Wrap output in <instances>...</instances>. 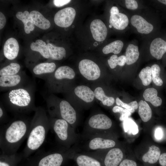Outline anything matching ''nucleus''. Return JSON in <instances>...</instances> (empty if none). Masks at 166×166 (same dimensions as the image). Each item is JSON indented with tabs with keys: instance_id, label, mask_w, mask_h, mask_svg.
Instances as JSON below:
<instances>
[{
	"instance_id": "obj_1",
	"label": "nucleus",
	"mask_w": 166,
	"mask_h": 166,
	"mask_svg": "<svg viewBox=\"0 0 166 166\" xmlns=\"http://www.w3.org/2000/svg\"><path fill=\"white\" fill-rule=\"evenodd\" d=\"M31 120L24 115H16L7 123L0 125L1 152L11 155L17 152L29 132Z\"/></svg>"
},
{
	"instance_id": "obj_2",
	"label": "nucleus",
	"mask_w": 166,
	"mask_h": 166,
	"mask_svg": "<svg viewBox=\"0 0 166 166\" xmlns=\"http://www.w3.org/2000/svg\"><path fill=\"white\" fill-rule=\"evenodd\" d=\"M35 85L31 82L22 86L9 90L3 96L4 106L16 115H24L35 110Z\"/></svg>"
},
{
	"instance_id": "obj_3",
	"label": "nucleus",
	"mask_w": 166,
	"mask_h": 166,
	"mask_svg": "<svg viewBox=\"0 0 166 166\" xmlns=\"http://www.w3.org/2000/svg\"><path fill=\"white\" fill-rule=\"evenodd\" d=\"M32 119L26 146L22 153L27 158L38 150L44 143L50 126L49 117L45 109L37 107Z\"/></svg>"
},
{
	"instance_id": "obj_4",
	"label": "nucleus",
	"mask_w": 166,
	"mask_h": 166,
	"mask_svg": "<svg viewBox=\"0 0 166 166\" xmlns=\"http://www.w3.org/2000/svg\"><path fill=\"white\" fill-rule=\"evenodd\" d=\"M35 154L30 159L29 166H61L63 155L56 152H42Z\"/></svg>"
},
{
	"instance_id": "obj_5",
	"label": "nucleus",
	"mask_w": 166,
	"mask_h": 166,
	"mask_svg": "<svg viewBox=\"0 0 166 166\" xmlns=\"http://www.w3.org/2000/svg\"><path fill=\"white\" fill-rule=\"evenodd\" d=\"M30 82L27 75L21 72L14 75L0 76V90L1 91H8Z\"/></svg>"
},
{
	"instance_id": "obj_6",
	"label": "nucleus",
	"mask_w": 166,
	"mask_h": 166,
	"mask_svg": "<svg viewBox=\"0 0 166 166\" xmlns=\"http://www.w3.org/2000/svg\"><path fill=\"white\" fill-rule=\"evenodd\" d=\"M48 112L58 110L61 119L66 121L69 124H72L76 120V111L70 103L65 100L61 101L57 107L47 105Z\"/></svg>"
},
{
	"instance_id": "obj_7",
	"label": "nucleus",
	"mask_w": 166,
	"mask_h": 166,
	"mask_svg": "<svg viewBox=\"0 0 166 166\" xmlns=\"http://www.w3.org/2000/svg\"><path fill=\"white\" fill-rule=\"evenodd\" d=\"M49 120L50 128H52L58 139L63 144H67L69 139V124L61 118L54 119L50 117Z\"/></svg>"
},
{
	"instance_id": "obj_8",
	"label": "nucleus",
	"mask_w": 166,
	"mask_h": 166,
	"mask_svg": "<svg viewBox=\"0 0 166 166\" xmlns=\"http://www.w3.org/2000/svg\"><path fill=\"white\" fill-rule=\"evenodd\" d=\"M78 68L81 75L89 80H95L99 78L101 71L98 66L93 61L88 59L81 60Z\"/></svg>"
},
{
	"instance_id": "obj_9",
	"label": "nucleus",
	"mask_w": 166,
	"mask_h": 166,
	"mask_svg": "<svg viewBox=\"0 0 166 166\" xmlns=\"http://www.w3.org/2000/svg\"><path fill=\"white\" fill-rule=\"evenodd\" d=\"M76 14L75 10L72 7L62 9L56 13L54 17L55 24L58 26L66 28L73 22Z\"/></svg>"
},
{
	"instance_id": "obj_10",
	"label": "nucleus",
	"mask_w": 166,
	"mask_h": 166,
	"mask_svg": "<svg viewBox=\"0 0 166 166\" xmlns=\"http://www.w3.org/2000/svg\"><path fill=\"white\" fill-rule=\"evenodd\" d=\"M75 76V72L72 68L68 66H62L58 67L46 81L48 84L53 85L58 81L72 79Z\"/></svg>"
},
{
	"instance_id": "obj_11",
	"label": "nucleus",
	"mask_w": 166,
	"mask_h": 166,
	"mask_svg": "<svg viewBox=\"0 0 166 166\" xmlns=\"http://www.w3.org/2000/svg\"><path fill=\"white\" fill-rule=\"evenodd\" d=\"M90 28L92 36L95 41L100 42L106 39L108 33L107 29L101 20H93L90 23Z\"/></svg>"
},
{
	"instance_id": "obj_12",
	"label": "nucleus",
	"mask_w": 166,
	"mask_h": 166,
	"mask_svg": "<svg viewBox=\"0 0 166 166\" xmlns=\"http://www.w3.org/2000/svg\"><path fill=\"white\" fill-rule=\"evenodd\" d=\"M56 64L53 62H43L35 65L32 69L34 75L46 80L55 71Z\"/></svg>"
},
{
	"instance_id": "obj_13",
	"label": "nucleus",
	"mask_w": 166,
	"mask_h": 166,
	"mask_svg": "<svg viewBox=\"0 0 166 166\" xmlns=\"http://www.w3.org/2000/svg\"><path fill=\"white\" fill-rule=\"evenodd\" d=\"M88 124L93 128L100 129H107L111 127V120L106 115L102 114L94 115L89 119Z\"/></svg>"
},
{
	"instance_id": "obj_14",
	"label": "nucleus",
	"mask_w": 166,
	"mask_h": 166,
	"mask_svg": "<svg viewBox=\"0 0 166 166\" xmlns=\"http://www.w3.org/2000/svg\"><path fill=\"white\" fill-rule=\"evenodd\" d=\"M132 25L136 28L137 31L141 34H148L150 33L153 29V26L148 22L141 16L134 15L131 18Z\"/></svg>"
},
{
	"instance_id": "obj_15",
	"label": "nucleus",
	"mask_w": 166,
	"mask_h": 166,
	"mask_svg": "<svg viewBox=\"0 0 166 166\" xmlns=\"http://www.w3.org/2000/svg\"><path fill=\"white\" fill-rule=\"evenodd\" d=\"M19 51L18 43L15 38H11L6 41L3 47V53L7 59L14 60L17 57Z\"/></svg>"
},
{
	"instance_id": "obj_16",
	"label": "nucleus",
	"mask_w": 166,
	"mask_h": 166,
	"mask_svg": "<svg viewBox=\"0 0 166 166\" xmlns=\"http://www.w3.org/2000/svg\"><path fill=\"white\" fill-rule=\"evenodd\" d=\"M150 52L153 57L160 59L166 52V42L159 38L154 39L150 44Z\"/></svg>"
},
{
	"instance_id": "obj_17",
	"label": "nucleus",
	"mask_w": 166,
	"mask_h": 166,
	"mask_svg": "<svg viewBox=\"0 0 166 166\" xmlns=\"http://www.w3.org/2000/svg\"><path fill=\"white\" fill-rule=\"evenodd\" d=\"M123 157V153L120 148H113L108 152L105 156V166H117Z\"/></svg>"
},
{
	"instance_id": "obj_18",
	"label": "nucleus",
	"mask_w": 166,
	"mask_h": 166,
	"mask_svg": "<svg viewBox=\"0 0 166 166\" xmlns=\"http://www.w3.org/2000/svg\"><path fill=\"white\" fill-rule=\"evenodd\" d=\"M109 23L115 29L122 30L128 26L129 20L125 14L119 13L116 14L110 15Z\"/></svg>"
},
{
	"instance_id": "obj_19",
	"label": "nucleus",
	"mask_w": 166,
	"mask_h": 166,
	"mask_svg": "<svg viewBox=\"0 0 166 166\" xmlns=\"http://www.w3.org/2000/svg\"><path fill=\"white\" fill-rule=\"evenodd\" d=\"M115 144V142L113 140L96 137L90 141L89 147L92 150L106 149L113 147Z\"/></svg>"
},
{
	"instance_id": "obj_20",
	"label": "nucleus",
	"mask_w": 166,
	"mask_h": 166,
	"mask_svg": "<svg viewBox=\"0 0 166 166\" xmlns=\"http://www.w3.org/2000/svg\"><path fill=\"white\" fill-rule=\"evenodd\" d=\"M74 93L79 98L86 103L92 101L95 97L94 92L85 85L77 87L74 89Z\"/></svg>"
},
{
	"instance_id": "obj_21",
	"label": "nucleus",
	"mask_w": 166,
	"mask_h": 166,
	"mask_svg": "<svg viewBox=\"0 0 166 166\" xmlns=\"http://www.w3.org/2000/svg\"><path fill=\"white\" fill-rule=\"evenodd\" d=\"M30 15L34 25L43 30H46L50 27L51 24L49 21L39 11H32Z\"/></svg>"
},
{
	"instance_id": "obj_22",
	"label": "nucleus",
	"mask_w": 166,
	"mask_h": 166,
	"mask_svg": "<svg viewBox=\"0 0 166 166\" xmlns=\"http://www.w3.org/2000/svg\"><path fill=\"white\" fill-rule=\"evenodd\" d=\"M16 16L18 19L23 23L24 30L26 33L29 34L31 31L34 30V25L28 11H25L23 13L21 11L18 12L16 13Z\"/></svg>"
},
{
	"instance_id": "obj_23",
	"label": "nucleus",
	"mask_w": 166,
	"mask_h": 166,
	"mask_svg": "<svg viewBox=\"0 0 166 166\" xmlns=\"http://www.w3.org/2000/svg\"><path fill=\"white\" fill-rule=\"evenodd\" d=\"M0 157V166H15L23 156L22 153L7 155L1 152Z\"/></svg>"
},
{
	"instance_id": "obj_24",
	"label": "nucleus",
	"mask_w": 166,
	"mask_h": 166,
	"mask_svg": "<svg viewBox=\"0 0 166 166\" xmlns=\"http://www.w3.org/2000/svg\"><path fill=\"white\" fill-rule=\"evenodd\" d=\"M157 90L154 88H151L146 89L143 94L144 100L150 102L155 107L160 106L162 103L161 99L157 96Z\"/></svg>"
},
{
	"instance_id": "obj_25",
	"label": "nucleus",
	"mask_w": 166,
	"mask_h": 166,
	"mask_svg": "<svg viewBox=\"0 0 166 166\" xmlns=\"http://www.w3.org/2000/svg\"><path fill=\"white\" fill-rule=\"evenodd\" d=\"M160 155V149L156 146L152 145L149 147L148 152L143 155L142 159L145 162L154 164L159 160Z\"/></svg>"
},
{
	"instance_id": "obj_26",
	"label": "nucleus",
	"mask_w": 166,
	"mask_h": 166,
	"mask_svg": "<svg viewBox=\"0 0 166 166\" xmlns=\"http://www.w3.org/2000/svg\"><path fill=\"white\" fill-rule=\"evenodd\" d=\"M49 58L55 60H62L66 56L65 49L62 47H57L50 43L47 44Z\"/></svg>"
},
{
	"instance_id": "obj_27",
	"label": "nucleus",
	"mask_w": 166,
	"mask_h": 166,
	"mask_svg": "<svg viewBox=\"0 0 166 166\" xmlns=\"http://www.w3.org/2000/svg\"><path fill=\"white\" fill-rule=\"evenodd\" d=\"M139 55L138 46L132 44H129L125 52L126 63L130 65L135 63L138 59Z\"/></svg>"
},
{
	"instance_id": "obj_28",
	"label": "nucleus",
	"mask_w": 166,
	"mask_h": 166,
	"mask_svg": "<svg viewBox=\"0 0 166 166\" xmlns=\"http://www.w3.org/2000/svg\"><path fill=\"white\" fill-rule=\"evenodd\" d=\"M138 113L142 121L147 122L149 121L152 116V110L145 101L140 100L138 104Z\"/></svg>"
},
{
	"instance_id": "obj_29",
	"label": "nucleus",
	"mask_w": 166,
	"mask_h": 166,
	"mask_svg": "<svg viewBox=\"0 0 166 166\" xmlns=\"http://www.w3.org/2000/svg\"><path fill=\"white\" fill-rule=\"evenodd\" d=\"M30 47L32 50L39 52L44 58H49L47 45L43 41L37 40L35 42H33L31 44Z\"/></svg>"
},
{
	"instance_id": "obj_30",
	"label": "nucleus",
	"mask_w": 166,
	"mask_h": 166,
	"mask_svg": "<svg viewBox=\"0 0 166 166\" xmlns=\"http://www.w3.org/2000/svg\"><path fill=\"white\" fill-rule=\"evenodd\" d=\"M124 46V43L121 41H114L105 46L102 49V52L105 54L110 53L117 54L120 53Z\"/></svg>"
},
{
	"instance_id": "obj_31",
	"label": "nucleus",
	"mask_w": 166,
	"mask_h": 166,
	"mask_svg": "<svg viewBox=\"0 0 166 166\" xmlns=\"http://www.w3.org/2000/svg\"><path fill=\"white\" fill-rule=\"evenodd\" d=\"M94 93L95 97L102 102L104 105L110 106L113 105L115 102L114 98L106 96L103 89L101 87L96 88Z\"/></svg>"
},
{
	"instance_id": "obj_32",
	"label": "nucleus",
	"mask_w": 166,
	"mask_h": 166,
	"mask_svg": "<svg viewBox=\"0 0 166 166\" xmlns=\"http://www.w3.org/2000/svg\"><path fill=\"white\" fill-rule=\"evenodd\" d=\"M21 66L17 63L12 62L2 68L0 70V76L14 75L19 73Z\"/></svg>"
},
{
	"instance_id": "obj_33",
	"label": "nucleus",
	"mask_w": 166,
	"mask_h": 166,
	"mask_svg": "<svg viewBox=\"0 0 166 166\" xmlns=\"http://www.w3.org/2000/svg\"><path fill=\"white\" fill-rule=\"evenodd\" d=\"M76 161L78 166H101L100 163L98 161L85 155L78 156Z\"/></svg>"
},
{
	"instance_id": "obj_34",
	"label": "nucleus",
	"mask_w": 166,
	"mask_h": 166,
	"mask_svg": "<svg viewBox=\"0 0 166 166\" xmlns=\"http://www.w3.org/2000/svg\"><path fill=\"white\" fill-rule=\"evenodd\" d=\"M152 75L151 67L149 66L143 69L139 74L142 84L145 86L148 85L150 84L152 81Z\"/></svg>"
},
{
	"instance_id": "obj_35",
	"label": "nucleus",
	"mask_w": 166,
	"mask_h": 166,
	"mask_svg": "<svg viewBox=\"0 0 166 166\" xmlns=\"http://www.w3.org/2000/svg\"><path fill=\"white\" fill-rule=\"evenodd\" d=\"M152 74V80L153 83L158 86H161L163 81L160 76V69L157 64H154L151 67Z\"/></svg>"
},
{
	"instance_id": "obj_36",
	"label": "nucleus",
	"mask_w": 166,
	"mask_h": 166,
	"mask_svg": "<svg viewBox=\"0 0 166 166\" xmlns=\"http://www.w3.org/2000/svg\"><path fill=\"white\" fill-rule=\"evenodd\" d=\"M125 131L127 132L129 131L133 135L137 134L138 132L137 126L135 122L132 119L127 118L124 121Z\"/></svg>"
},
{
	"instance_id": "obj_37",
	"label": "nucleus",
	"mask_w": 166,
	"mask_h": 166,
	"mask_svg": "<svg viewBox=\"0 0 166 166\" xmlns=\"http://www.w3.org/2000/svg\"><path fill=\"white\" fill-rule=\"evenodd\" d=\"M115 113H121L120 120L121 121L125 120L128 118L131 114V113L128 110L121 108L118 106H115L112 109Z\"/></svg>"
},
{
	"instance_id": "obj_38",
	"label": "nucleus",
	"mask_w": 166,
	"mask_h": 166,
	"mask_svg": "<svg viewBox=\"0 0 166 166\" xmlns=\"http://www.w3.org/2000/svg\"><path fill=\"white\" fill-rule=\"evenodd\" d=\"M6 113L5 109L2 104L0 105V125L7 123Z\"/></svg>"
},
{
	"instance_id": "obj_39",
	"label": "nucleus",
	"mask_w": 166,
	"mask_h": 166,
	"mask_svg": "<svg viewBox=\"0 0 166 166\" xmlns=\"http://www.w3.org/2000/svg\"><path fill=\"white\" fill-rule=\"evenodd\" d=\"M125 4L126 8L131 10L136 9L138 7L137 2L135 0H126Z\"/></svg>"
},
{
	"instance_id": "obj_40",
	"label": "nucleus",
	"mask_w": 166,
	"mask_h": 166,
	"mask_svg": "<svg viewBox=\"0 0 166 166\" xmlns=\"http://www.w3.org/2000/svg\"><path fill=\"white\" fill-rule=\"evenodd\" d=\"M118 57L117 55L114 54L108 60V63L111 69H114L118 65Z\"/></svg>"
},
{
	"instance_id": "obj_41",
	"label": "nucleus",
	"mask_w": 166,
	"mask_h": 166,
	"mask_svg": "<svg viewBox=\"0 0 166 166\" xmlns=\"http://www.w3.org/2000/svg\"><path fill=\"white\" fill-rule=\"evenodd\" d=\"M116 103L118 106H121L124 109L128 110L131 113H133L135 110L130 106L128 104L124 103L118 97H117L116 99Z\"/></svg>"
},
{
	"instance_id": "obj_42",
	"label": "nucleus",
	"mask_w": 166,
	"mask_h": 166,
	"mask_svg": "<svg viewBox=\"0 0 166 166\" xmlns=\"http://www.w3.org/2000/svg\"><path fill=\"white\" fill-rule=\"evenodd\" d=\"M119 166H137V164L133 160L125 159L120 163Z\"/></svg>"
},
{
	"instance_id": "obj_43",
	"label": "nucleus",
	"mask_w": 166,
	"mask_h": 166,
	"mask_svg": "<svg viewBox=\"0 0 166 166\" xmlns=\"http://www.w3.org/2000/svg\"><path fill=\"white\" fill-rule=\"evenodd\" d=\"M71 1L70 0H54L53 2L56 6L61 7L67 4Z\"/></svg>"
},
{
	"instance_id": "obj_44",
	"label": "nucleus",
	"mask_w": 166,
	"mask_h": 166,
	"mask_svg": "<svg viewBox=\"0 0 166 166\" xmlns=\"http://www.w3.org/2000/svg\"><path fill=\"white\" fill-rule=\"evenodd\" d=\"M163 136V132L162 129L160 128H157L155 133V138L158 140H160L162 138Z\"/></svg>"
},
{
	"instance_id": "obj_45",
	"label": "nucleus",
	"mask_w": 166,
	"mask_h": 166,
	"mask_svg": "<svg viewBox=\"0 0 166 166\" xmlns=\"http://www.w3.org/2000/svg\"><path fill=\"white\" fill-rule=\"evenodd\" d=\"M6 22V19L4 15L1 12H0V29H2L5 26Z\"/></svg>"
},
{
	"instance_id": "obj_46",
	"label": "nucleus",
	"mask_w": 166,
	"mask_h": 166,
	"mask_svg": "<svg viewBox=\"0 0 166 166\" xmlns=\"http://www.w3.org/2000/svg\"><path fill=\"white\" fill-rule=\"evenodd\" d=\"M126 57L125 55H121L118 57V65L123 66L126 63Z\"/></svg>"
},
{
	"instance_id": "obj_47",
	"label": "nucleus",
	"mask_w": 166,
	"mask_h": 166,
	"mask_svg": "<svg viewBox=\"0 0 166 166\" xmlns=\"http://www.w3.org/2000/svg\"><path fill=\"white\" fill-rule=\"evenodd\" d=\"M159 162L161 165L166 166V153H163L160 155Z\"/></svg>"
},
{
	"instance_id": "obj_48",
	"label": "nucleus",
	"mask_w": 166,
	"mask_h": 166,
	"mask_svg": "<svg viewBox=\"0 0 166 166\" xmlns=\"http://www.w3.org/2000/svg\"><path fill=\"white\" fill-rule=\"evenodd\" d=\"M110 15H114L117 14L119 13L118 8L115 6H113L111 7L110 10Z\"/></svg>"
},
{
	"instance_id": "obj_49",
	"label": "nucleus",
	"mask_w": 166,
	"mask_h": 166,
	"mask_svg": "<svg viewBox=\"0 0 166 166\" xmlns=\"http://www.w3.org/2000/svg\"><path fill=\"white\" fill-rule=\"evenodd\" d=\"M129 105L134 110H136L138 108V105L136 101H134L128 103Z\"/></svg>"
},
{
	"instance_id": "obj_50",
	"label": "nucleus",
	"mask_w": 166,
	"mask_h": 166,
	"mask_svg": "<svg viewBox=\"0 0 166 166\" xmlns=\"http://www.w3.org/2000/svg\"><path fill=\"white\" fill-rule=\"evenodd\" d=\"M158 1L166 5V0H159Z\"/></svg>"
}]
</instances>
